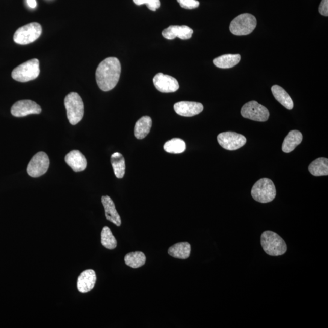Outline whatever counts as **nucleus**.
<instances>
[{
  "label": "nucleus",
  "mask_w": 328,
  "mask_h": 328,
  "mask_svg": "<svg viewBox=\"0 0 328 328\" xmlns=\"http://www.w3.org/2000/svg\"><path fill=\"white\" fill-rule=\"evenodd\" d=\"M121 74V64L117 58L108 57L99 64L96 72L97 85L103 91L116 87Z\"/></svg>",
  "instance_id": "f257e3e1"
},
{
  "label": "nucleus",
  "mask_w": 328,
  "mask_h": 328,
  "mask_svg": "<svg viewBox=\"0 0 328 328\" xmlns=\"http://www.w3.org/2000/svg\"><path fill=\"white\" fill-rule=\"evenodd\" d=\"M261 244L265 253L270 256L283 255L287 251L285 241L273 232L265 231L262 233Z\"/></svg>",
  "instance_id": "f03ea898"
},
{
  "label": "nucleus",
  "mask_w": 328,
  "mask_h": 328,
  "mask_svg": "<svg viewBox=\"0 0 328 328\" xmlns=\"http://www.w3.org/2000/svg\"><path fill=\"white\" fill-rule=\"evenodd\" d=\"M64 106L70 123L75 125L81 122L84 114V105L81 96L77 93H70L65 97Z\"/></svg>",
  "instance_id": "7ed1b4c3"
},
{
  "label": "nucleus",
  "mask_w": 328,
  "mask_h": 328,
  "mask_svg": "<svg viewBox=\"0 0 328 328\" xmlns=\"http://www.w3.org/2000/svg\"><path fill=\"white\" fill-rule=\"evenodd\" d=\"M251 194L256 202L268 203L273 202L276 198V188L271 179L262 178L253 186Z\"/></svg>",
  "instance_id": "20e7f679"
},
{
  "label": "nucleus",
  "mask_w": 328,
  "mask_h": 328,
  "mask_svg": "<svg viewBox=\"0 0 328 328\" xmlns=\"http://www.w3.org/2000/svg\"><path fill=\"white\" fill-rule=\"evenodd\" d=\"M256 24V19L253 15L242 14L235 17L230 23V31L238 36L249 35L255 29Z\"/></svg>",
  "instance_id": "39448f33"
},
{
  "label": "nucleus",
  "mask_w": 328,
  "mask_h": 328,
  "mask_svg": "<svg viewBox=\"0 0 328 328\" xmlns=\"http://www.w3.org/2000/svg\"><path fill=\"white\" fill-rule=\"evenodd\" d=\"M40 72L39 61L32 59L16 67L11 75L18 82H26L37 78Z\"/></svg>",
  "instance_id": "423d86ee"
},
{
  "label": "nucleus",
  "mask_w": 328,
  "mask_h": 328,
  "mask_svg": "<svg viewBox=\"0 0 328 328\" xmlns=\"http://www.w3.org/2000/svg\"><path fill=\"white\" fill-rule=\"evenodd\" d=\"M41 33L42 28L39 23H31L17 29L14 35V41L19 45H28L37 40Z\"/></svg>",
  "instance_id": "0eeeda50"
},
{
  "label": "nucleus",
  "mask_w": 328,
  "mask_h": 328,
  "mask_svg": "<svg viewBox=\"0 0 328 328\" xmlns=\"http://www.w3.org/2000/svg\"><path fill=\"white\" fill-rule=\"evenodd\" d=\"M241 113L242 116L246 119L256 122H266L270 117L268 109L255 100L246 103L242 108Z\"/></svg>",
  "instance_id": "6e6552de"
},
{
  "label": "nucleus",
  "mask_w": 328,
  "mask_h": 328,
  "mask_svg": "<svg viewBox=\"0 0 328 328\" xmlns=\"http://www.w3.org/2000/svg\"><path fill=\"white\" fill-rule=\"evenodd\" d=\"M49 167V159L46 153L38 152L31 159L28 165L27 172L32 178H38L45 174Z\"/></svg>",
  "instance_id": "1a4fd4ad"
},
{
  "label": "nucleus",
  "mask_w": 328,
  "mask_h": 328,
  "mask_svg": "<svg viewBox=\"0 0 328 328\" xmlns=\"http://www.w3.org/2000/svg\"><path fill=\"white\" fill-rule=\"evenodd\" d=\"M217 140L221 147L228 150L240 149L247 142L244 136L232 132L221 133L218 135Z\"/></svg>",
  "instance_id": "9d476101"
},
{
  "label": "nucleus",
  "mask_w": 328,
  "mask_h": 328,
  "mask_svg": "<svg viewBox=\"0 0 328 328\" xmlns=\"http://www.w3.org/2000/svg\"><path fill=\"white\" fill-rule=\"evenodd\" d=\"M11 112L14 117H22L30 114H39L41 113V108L32 100H22L14 103Z\"/></svg>",
  "instance_id": "9b49d317"
},
{
  "label": "nucleus",
  "mask_w": 328,
  "mask_h": 328,
  "mask_svg": "<svg viewBox=\"0 0 328 328\" xmlns=\"http://www.w3.org/2000/svg\"><path fill=\"white\" fill-rule=\"evenodd\" d=\"M153 82L156 89L162 93L176 92L179 88V83L175 78L163 73L156 75Z\"/></svg>",
  "instance_id": "f8f14e48"
},
{
  "label": "nucleus",
  "mask_w": 328,
  "mask_h": 328,
  "mask_svg": "<svg viewBox=\"0 0 328 328\" xmlns=\"http://www.w3.org/2000/svg\"><path fill=\"white\" fill-rule=\"evenodd\" d=\"M203 105L201 103L195 102L182 101L175 103L174 111L179 116L183 117H193L202 113Z\"/></svg>",
  "instance_id": "ddd939ff"
},
{
  "label": "nucleus",
  "mask_w": 328,
  "mask_h": 328,
  "mask_svg": "<svg viewBox=\"0 0 328 328\" xmlns=\"http://www.w3.org/2000/svg\"><path fill=\"white\" fill-rule=\"evenodd\" d=\"M97 277L95 271L87 270L83 271L78 277L77 287L81 293H87L94 288Z\"/></svg>",
  "instance_id": "4468645a"
},
{
  "label": "nucleus",
  "mask_w": 328,
  "mask_h": 328,
  "mask_svg": "<svg viewBox=\"0 0 328 328\" xmlns=\"http://www.w3.org/2000/svg\"><path fill=\"white\" fill-rule=\"evenodd\" d=\"M193 34V29L187 26H170L162 32L163 37L168 40H173L176 37L181 40H188Z\"/></svg>",
  "instance_id": "2eb2a0df"
},
{
  "label": "nucleus",
  "mask_w": 328,
  "mask_h": 328,
  "mask_svg": "<svg viewBox=\"0 0 328 328\" xmlns=\"http://www.w3.org/2000/svg\"><path fill=\"white\" fill-rule=\"evenodd\" d=\"M65 162L75 172L85 170L87 161L84 155L79 150H72L65 156Z\"/></svg>",
  "instance_id": "dca6fc26"
},
{
  "label": "nucleus",
  "mask_w": 328,
  "mask_h": 328,
  "mask_svg": "<svg viewBox=\"0 0 328 328\" xmlns=\"http://www.w3.org/2000/svg\"><path fill=\"white\" fill-rule=\"evenodd\" d=\"M102 203L104 207L106 219L117 226H120L122 221L113 200L108 196H103L102 197Z\"/></svg>",
  "instance_id": "f3484780"
},
{
  "label": "nucleus",
  "mask_w": 328,
  "mask_h": 328,
  "mask_svg": "<svg viewBox=\"0 0 328 328\" xmlns=\"http://www.w3.org/2000/svg\"><path fill=\"white\" fill-rule=\"evenodd\" d=\"M303 140V135L298 130H292L286 136L282 144V149L283 152L290 153L294 150Z\"/></svg>",
  "instance_id": "a211bd4d"
},
{
  "label": "nucleus",
  "mask_w": 328,
  "mask_h": 328,
  "mask_svg": "<svg viewBox=\"0 0 328 328\" xmlns=\"http://www.w3.org/2000/svg\"><path fill=\"white\" fill-rule=\"evenodd\" d=\"M272 93L278 102L284 107L291 110L294 108V102L288 93L279 85H275L271 88Z\"/></svg>",
  "instance_id": "6ab92c4d"
},
{
  "label": "nucleus",
  "mask_w": 328,
  "mask_h": 328,
  "mask_svg": "<svg viewBox=\"0 0 328 328\" xmlns=\"http://www.w3.org/2000/svg\"><path fill=\"white\" fill-rule=\"evenodd\" d=\"M191 245L187 242L179 243L173 245L168 249V254L174 258L186 259L189 258L191 254Z\"/></svg>",
  "instance_id": "aec40b11"
},
{
  "label": "nucleus",
  "mask_w": 328,
  "mask_h": 328,
  "mask_svg": "<svg viewBox=\"0 0 328 328\" xmlns=\"http://www.w3.org/2000/svg\"><path fill=\"white\" fill-rule=\"evenodd\" d=\"M241 55L239 54H226L214 59V64L220 69H227L236 66L240 61Z\"/></svg>",
  "instance_id": "412c9836"
},
{
  "label": "nucleus",
  "mask_w": 328,
  "mask_h": 328,
  "mask_svg": "<svg viewBox=\"0 0 328 328\" xmlns=\"http://www.w3.org/2000/svg\"><path fill=\"white\" fill-rule=\"evenodd\" d=\"M152 125V119L149 116H144L138 120L135 126V136L138 140H143L149 134Z\"/></svg>",
  "instance_id": "4be33fe9"
},
{
  "label": "nucleus",
  "mask_w": 328,
  "mask_h": 328,
  "mask_svg": "<svg viewBox=\"0 0 328 328\" xmlns=\"http://www.w3.org/2000/svg\"><path fill=\"white\" fill-rule=\"evenodd\" d=\"M309 171L314 176H327L328 159L325 158L316 159L309 165Z\"/></svg>",
  "instance_id": "5701e85b"
},
{
  "label": "nucleus",
  "mask_w": 328,
  "mask_h": 328,
  "mask_svg": "<svg viewBox=\"0 0 328 328\" xmlns=\"http://www.w3.org/2000/svg\"><path fill=\"white\" fill-rule=\"evenodd\" d=\"M111 162L113 165L115 175L117 178L122 179L125 174V160L120 153H114L112 155Z\"/></svg>",
  "instance_id": "b1692460"
},
{
  "label": "nucleus",
  "mask_w": 328,
  "mask_h": 328,
  "mask_svg": "<svg viewBox=\"0 0 328 328\" xmlns=\"http://www.w3.org/2000/svg\"><path fill=\"white\" fill-rule=\"evenodd\" d=\"M146 257L141 252H131L125 256L126 265L132 268H138L143 267L146 264Z\"/></svg>",
  "instance_id": "393cba45"
},
{
  "label": "nucleus",
  "mask_w": 328,
  "mask_h": 328,
  "mask_svg": "<svg viewBox=\"0 0 328 328\" xmlns=\"http://www.w3.org/2000/svg\"><path fill=\"white\" fill-rule=\"evenodd\" d=\"M101 243L103 247L109 250L116 249L117 241L108 227H103L101 232Z\"/></svg>",
  "instance_id": "a878e982"
},
{
  "label": "nucleus",
  "mask_w": 328,
  "mask_h": 328,
  "mask_svg": "<svg viewBox=\"0 0 328 328\" xmlns=\"http://www.w3.org/2000/svg\"><path fill=\"white\" fill-rule=\"evenodd\" d=\"M164 149L168 153L179 154L185 152L186 144L181 139L174 138L164 144Z\"/></svg>",
  "instance_id": "bb28decb"
},
{
  "label": "nucleus",
  "mask_w": 328,
  "mask_h": 328,
  "mask_svg": "<svg viewBox=\"0 0 328 328\" xmlns=\"http://www.w3.org/2000/svg\"><path fill=\"white\" fill-rule=\"evenodd\" d=\"M137 5L146 4L148 8L152 11H155L161 7L160 0H133Z\"/></svg>",
  "instance_id": "cd10ccee"
},
{
  "label": "nucleus",
  "mask_w": 328,
  "mask_h": 328,
  "mask_svg": "<svg viewBox=\"0 0 328 328\" xmlns=\"http://www.w3.org/2000/svg\"><path fill=\"white\" fill-rule=\"evenodd\" d=\"M180 6L183 8L193 10L200 6V2L197 0H177Z\"/></svg>",
  "instance_id": "c85d7f7f"
},
{
  "label": "nucleus",
  "mask_w": 328,
  "mask_h": 328,
  "mask_svg": "<svg viewBox=\"0 0 328 328\" xmlns=\"http://www.w3.org/2000/svg\"><path fill=\"white\" fill-rule=\"evenodd\" d=\"M319 13L322 16H328V0H322L319 7Z\"/></svg>",
  "instance_id": "c756f323"
},
{
  "label": "nucleus",
  "mask_w": 328,
  "mask_h": 328,
  "mask_svg": "<svg viewBox=\"0 0 328 328\" xmlns=\"http://www.w3.org/2000/svg\"><path fill=\"white\" fill-rule=\"evenodd\" d=\"M27 1L28 5L31 8H35L37 7L36 0H26Z\"/></svg>",
  "instance_id": "7c9ffc66"
}]
</instances>
